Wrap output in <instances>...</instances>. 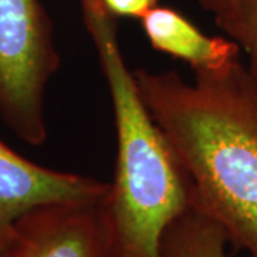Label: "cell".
Masks as SVG:
<instances>
[{
	"label": "cell",
	"mask_w": 257,
	"mask_h": 257,
	"mask_svg": "<svg viewBox=\"0 0 257 257\" xmlns=\"http://www.w3.org/2000/svg\"><path fill=\"white\" fill-rule=\"evenodd\" d=\"M133 74L190 180V206L257 257V83L247 66L237 59L194 83L173 70Z\"/></svg>",
	"instance_id": "1"
},
{
	"label": "cell",
	"mask_w": 257,
	"mask_h": 257,
	"mask_svg": "<svg viewBox=\"0 0 257 257\" xmlns=\"http://www.w3.org/2000/svg\"><path fill=\"white\" fill-rule=\"evenodd\" d=\"M80 6L109 87L116 126L114 176L101 202L113 257H163L165 231L190 207V180L127 67L117 19L99 0H80Z\"/></svg>",
	"instance_id": "2"
},
{
	"label": "cell",
	"mask_w": 257,
	"mask_h": 257,
	"mask_svg": "<svg viewBox=\"0 0 257 257\" xmlns=\"http://www.w3.org/2000/svg\"><path fill=\"white\" fill-rule=\"evenodd\" d=\"M60 57L40 0H0V117L26 145L47 139L45 96Z\"/></svg>",
	"instance_id": "3"
},
{
	"label": "cell",
	"mask_w": 257,
	"mask_h": 257,
	"mask_svg": "<svg viewBox=\"0 0 257 257\" xmlns=\"http://www.w3.org/2000/svg\"><path fill=\"white\" fill-rule=\"evenodd\" d=\"M101 202L29 211L0 247V257H113Z\"/></svg>",
	"instance_id": "4"
},
{
	"label": "cell",
	"mask_w": 257,
	"mask_h": 257,
	"mask_svg": "<svg viewBox=\"0 0 257 257\" xmlns=\"http://www.w3.org/2000/svg\"><path fill=\"white\" fill-rule=\"evenodd\" d=\"M107 192L109 183L36 165L0 139V247L29 211L60 203H97Z\"/></svg>",
	"instance_id": "5"
},
{
	"label": "cell",
	"mask_w": 257,
	"mask_h": 257,
	"mask_svg": "<svg viewBox=\"0 0 257 257\" xmlns=\"http://www.w3.org/2000/svg\"><path fill=\"white\" fill-rule=\"evenodd\" d=\"M150 46L187 63L194 74L219 70L240 59V47L229 37L207 36L179 10L156 6L140 19Z\"/></svg>",
	"instance_id": "6"
},
{
	"label": "cell",
	"mask_w": 257,
	"mask_h": 257,
	"mask_svg": "<svg viewBox=\"0 0 257 257\" xmlns=\"http://www.w3.org/2000/svg\"><path fill=\"white\" fill-rule=\"evenodd\" d=\"M229 237L219 223L189 207L165 231L163 257H230Z\"/></svg>",
	"instance_id": "7"
},
{
	"label": "cell",
	"mask_w": 257,
	"mask_h": 257,
	"mask_svg": "<svg viewBox=\"0 0 257 257\" xmlns=\"http://www.w3.org/2000/svg\"><path fill=\"white\" fill-rule=\"evenodd\" d=\"M199 3L226 37L246 53L248 73L257 83V0H199Z\"/></svg>",
	"instance_id": "8"
},
{
	"label": "cell",
	"mask_w": 257,
	"mask_h": 257,
	"mask_svg": "<svg viewBox=\"0 0 257 257\" xmlns=\"http://www.w3.org/2000/svg\"><path fill=\"white\" fill-rule=\"evenodd\" d=\"M111 18L140 19L159 6L160 0H99Z\"/></svg>",
	"instance_id": "9"
}]
</instances>
